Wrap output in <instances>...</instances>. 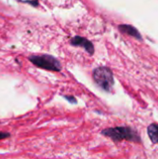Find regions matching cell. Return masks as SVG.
<instances>
[{"mask_svg":"<svg viewBox=\"0 0 158 159\" xmlns=\"http://www.w3.org/2000/svg\"><path fill=\"white\" fill-rule=\"evenodd\" d=\"M29 61L34 65L41 69L53 71V72H60L61 70V62L51 55H47V54L32 55L29 57Z\"/></svg>","mask_w":158,"mask_h":159,"instance_id":"cell-2","label":"cell"},{"mask_svg":"<svg viewBox=\"0 0 158 159\" xmlns=\"http://www.w3.org/2000/svg\"><path fill=\"white\" fill-rule=\"evenodd\" d=\"M8 137H10V133H8V132H2V131H0V140L7 139V138H8Z\"/></svg>","mask_w":158,"mask_h":159,"instance_id":"cell-7","label":"cell"},{"mask_svg":"<svg viewBox=\"0 0 158 159\" xmlns=\"http://www.w3.org/2000/svg\"><path fill=\"white\" fill-rule=\"evenodd\" d=\"M102 134L105 137L110 138L115 142L119 141H129L135 143H141V138L137 131L130 127H116V128H109L103 129Z\"/></svg>","mask_w":158,"mask_h":159,"instance_id":"cell-1","label":"cell"},{"mask_svg":"<svg viewBox=\"0 0 158 159\" xmlns=\"http://www.w3.org/2000/svg\"><path fill=\"white\" fill-rule=\"evenodd\" d=\"M118 29L123 34H129V35H130V36L138 39V40H142V37L140 32L138 31V29L135 28L132 25H129V24H121V25L118 26Z\"/></svg>","mask_w":158,"mask_h":159,"instance_id":"cell-5","label":"cell"},{"mask_svg":"<svg viewBox=\"0 0 158 159\" xmlns=\"http://www.w3.org/2000/svg\"><path fill=\"white\" fill-rule=\"evenodd\" d=\"M64 98L71 103H75L76 102V99L73 96H64Z\"/></svg>","mask_w":158,"mask_h":159,"instance_id":"cell-8","label":"cell"},{"mask_svg":"<svg viewBox=\"0 0 158 159\" xmlns=\"http://www.w3.org/2000/svg\"><path fill=\"white\" fill-rule=\"evenodd\" d=\"M96 84L105 91L110 92L114 86V75L112 71L104 66L96 68L92 74Z\"/></svg>","mask_w":158,"mask_h":159,"instance_id":"cell-3","label":"cell"},{"mask_svg":"<svg viewBox=\"0 0 158 159\" xmlns=\"http://www.w3.org/2000/svg\"><path fill=\"white\" fill-rule=\"evenodd\" d=\"M71 44L73 46H75V47H81V48H84L85 50L92 55L94 53V46L93 44L88 40L87 38H84V37H81V36H74L71 39Z\"/></svg>","mask_w":158,"mask_h":159,"instance_id":"cell-4","label":"cell"},{"mask_svg":"<svg viewBox=\"0 0 158 159\" xmlns=\"http://www.w3.org/2000/svg\"><path fill=\"white\" fill-rule=\"evenodd\" d=\"M147 133L153 143H158V125L151 124L147 129Z\"/></svg>","mask_w":158,"mask_h":159,"instance_id":"cell-6","label":"cell"}]
</instances>
